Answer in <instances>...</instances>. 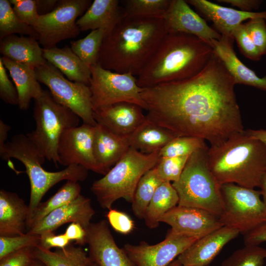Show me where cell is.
Listing matches in <instances>:
<instances>
[{
  "mask_svg": "<svg viewBox=\"0 0 266 266\" xmlns=\"http://www.w3.org/2000/svg\"><path fill=\"white\" fill-rule=\"evenodd\" d=\"M235 83L214 53L199 74L142 89L146 118L175 136H192L219 145L244 131Z\"/></svg>",
  "mask_w": 266,
  "mask_h": 266,
  "instance_id": "cell-1",
  "label": "cell"
},
{
  "mask_svg": "<svg viewBox=\"0 0 266 266\" xmlns=\"http://www.w3.org/2000/svg\"><path fill=\"white\" fill-rule=\"evenodd\" d=\"M167 33L163 18L124 17L105 34L97 64L107 70L138 76Z\"/></svg>",
  "mask_w": 266,
  "mask_h": 266,
  "instance_id": "cell-2",
  "label": "cell"
},
{
  "mask_svg": "<svg viewBox=\"0 0 266 266\" xmlns=\"http://www.w3.org/2000/svg\"><path fill=\"white\" fill-rule=\"evenodd\" d=\"M214 53L211 46L194 35L167 33L137 77L142 88L191 78L201 72Z\"/></svg>",
  "mask_w": 266,
  "mask_h": 266,
  "instance_id": "cell-3",
  "label": "cell"
},
{
  "mask_svg": "<svg viewBox=\"0 0 266 266\" xmlns=\"http://www.w3.org/2000/svg\"><path fill=\"white\" fill-rule=\"evenodd\" d=\"M209 167L221 185L233 183L260 187L266 173V145L246 131L235 133L207 150Z\"/></svg>",
  "mask_w": 266,
  "mask_h": 266,
  "instance_id": "cell-4",
  "label": "cell"
},
{
  "mask_svg": "<svg viewBox=\"0 0 266 266\" xmlns=\"http://www.w3.org/2000/svg\"><path fill=\"white\" fill-rule=\"evenodd\" d=\"M0 157L5 161L10 158L16 159L26 168L31 186L28 220L41 202L44 195L55 185L64 180L83 181L88 174V170L79 165H71L56 172L46 171L41 166L45 158L27 134L21 133L13 135L10 141L0 148Z\"/></svg>",
  "mask_w": 266,
  "mask_h": 266,
  "instance_id": "cell-5",
  "label": "cell"
},
{
  "mask_svg": "<svg viewBox=\"0 0 266 266\" xmlns=\"http://www.w3.org/2000/svg\"><path fill=\"white\" fill-rule=\"evenodd\" d=\"M208 148L191 154L180 178L172 184L179 197L178 205L202 209L219 218L224 203L221 185L208 165Z\"/></svg>",
  "mask_w": 266,
  "mask_h": 266,
  "instance_id": "cell-6",
  "label": "cell"
},
{
  "mask_svg": "<svg viewBox=\"0 0 266 266\" xmlns=\"http://www.w3.org/2000/svg\"><path fill=\"white\" fill-rule=\"evenodd\" d=\"M160 158V151L146 154L130 148L103 177L93 183L91 190L100 205L110 209L121 198L132 203L139 180Z\"/></svg>",
  "mask_w": 266,
  "mask_h": 266,
  "instance_id": "cell-7",
  "label": "cell"
},
{
  "mask_svg": "<svg viewBox=\"0 0 266 266\" xmlns=\"http://www.w3.org/2000/svg\"><path fill=\"white\" fill-rule=\"evenodd\" d=\"M33 117L35 129L27 135L45 159L58 167L61 136L67 130L78 126L80 118L57 102L50 91L44 90L40 97L34 100Z\"/></svg>",
  "mask_w": 266,
  "mask_h": 266,
  "instance_id": "cell-8",
  "label": "cell"
},
{
  "mask_svg": "<svg viewBox=\"0 0 266 266\" xmlns=\"http://www.w3.org/2000/svg\"><path fill=\"white\" fill-rule=\"evenodd\" d=\"M224 210L219 219L224 226L247 234L266 223V205L260 191L233 183L221 185Z\"/></svg>",
  "mask_w": 266,
  "mask_h": 266,
  "instance_id": "cell-9",
  "label": "cell"
},
{
  "mask_svg": "<svg viewBox=\"0 0 266 266\" xmlns=\"http://www.w3.org/2000/svg\"><path fill=\"white\" fill-rule=\"evenodd\" d=\"M90 69L89 87L93 111L121 102L134 103L147 110L141 96L143 88L138 85L135 76L107 70L98 64Z\"/></svg>",
  "mask_w": 266,
  "mask_h": 266,
  "instance_id": "cell-10",
  "label": "cell"
},
{
  "mask_svg": "<svg viewBox=\"0 0 266 266\" xmlns=\"http://www.w3.org/2000/svg\"><path fill=\"white\" fill-rule=\"evenodd\" d=\"M39 83L46 86L55 100L71 110L84 123L95 126L92 94L90 87L71 81L55 66L47 61L35 68Z\"/></svg>",
  "mask_w": 266,
  "mask_h": 266,
  "instance_id": "cell-11",
  "label": "cell"
},
{
  "mask_svg": "<svg viewBox=\"0 0 266 266\" xmlns=\"http://www.w3.org/2000/svg\"><path fill=\"white\" fill-rule=\"evenodd\" d=\"M92 2L91 0H59L51 12L39 16L34 29L43 49L57 47L61 41L77 36L81 31L77 19Z\"/></svg>",
  "mask_w": 266,
  "mask_h": 266,
  "instance_id": "cell-12",
  "label": "cell"
},
{
  "mask_svg": "<svg viewBox=\"0 0 266 266\" xmlns=\"http://www.w3.org/2000/svg\"><path fill=\"white\" fill-rule=\"evenodd\" d=\"M94 131L95 126L84 123L66 131L58 147L59 164L66 167L79 165L104 175L94 155Z\"/></svg>",
  "mask_w": 266,
  "mask_h": 266,
  "instance_id": "cell-13",
  "label": "cell"
},
{
  "mask_svg": "<svg viewBox=\"0 0 266 266\" xmlns=\"http://www.w3.org/2000/svg\"><path fill=\"white\" fill-rule=\"evenodd\" d=\"M198 239L168 233L156 244L142 241L138 244H124L123 248L135 266H167Z\"/></svg>",
  "mask_w": 266,
  "mask_h": 266,
  "instance_id": "cell-14",
  "label": "cell"
},
{
  "mask_svg": "<svg viewBox=\"0 0 266 266\" xmlns=\"http://www.w3.org/2000/svg\"><path fill=\"white\" fill-rule=\"evenodd\" d=\"M171 227L168 232L199 239L224 226L219 218L202 209L177 205L160 219Z\"/></svg>",
  "mask_w": 266,
  "mask_h": 266,
  "instance_id": "cell-15",
  "label": "cell"
},
{
  "mask_svg": "<svg viewBox=\"0 0 266 266\" xmlns=\"http://www.w3.org/2000/svg\"><path fill=\"white\" fill-rule=\"evenodd\" d=\"M85 229L92 262L98 266H135L124 249L115 242L105 220L91 223Z\"/></svg>",
  "mask_w": 266,
  "mask_h": 266,
  "instance_id": "cell-16",
  "label": "cell"
},
{
  "mask_svg": "<svg viewBox=\"0 0 266 266\" xmlns=\"http://www.w3.org/2000/svg\"><path fill=\"white\" fill-rule=\"evenodd\" d=\"M163 19L167 33H185L194 35L206 42L211 39L219 40L222 36L184 0H171Z\"/></svg>",
  "mask_w": 266,
  "mask_h": 266,
  "instance_id": "cell-17",
  "label": "cell"
},
{
  "mask_svg": "<svg viewBox=\"0 0 266 266\" xmlns=\"http://www.w3.org/2000/svg\"><path fill=\"white\" fill-rule=\"evenodd\" d=\"M239 233L236 229L223 226L198 239L177 259L184 266H209L222 248Z\"/></svg>",
  "mask_w": 266,
  "mask_h": 266,
  "instance_id": "cell-18",
  "label": "cell"
},
{
  "mask_svg": "<svg viewBox=\"0 0 266 266\" xmlns=\"http://www.w3.org/2000/svg\"><path fill=\"white\" fill-rule=\"evenodd\" d=\"M142 109L136 104L121 102L94 110L93 115L97 123L117 134L129 136L146 121Z\"/></svg>",
  "mask_w": 266,
  "mask_h": 266,
  "instance_id": "cell-19",
  "label": "cell"
},
{
  "mask_svg": "<svg viewBox=\"0 0 266 266\" xmlns=\"http://www.w3.org/2000/svg\"><path fill=\"white\" fill-rule=\"evenodd\" d=\"M95 214L90 199L80 195L73 200L56 209L46 215L27 233L41 234L53 232L67 223H77L86 229Z\"/></svg>",
  "mask_w": 266,
  "mask_h": 266,
  "instance_id": "cell-20",
  "label": "cell"
},
{
  "mask_svg": "<svg viewBox=\"0 0 266 266\" xmlns=\"http://www.w3.org/2000/svg\"><path fill=\"white\" fill-rule=\"evenodd\" d=\"M203 15L211 21L221 35L233 38L234 30L245 20L256 18L266 20V11L245 12L223 6L206 0H187Z\"/></svg>",
  "mask_w": 266,
  "mask_h": 266,
  "instance_id": "cell-21",
  "label": "cell"
},
{
  "mask_svg": "<svg viewBox=\"0 0 266 266\" xmlns=\"http://www.w3.org/2000/svg\"><path fill=\"white\" fill-rule=\"evenodd\" d=\"M234 39L222 35L219 40L207 42L232 76L235 84L250 86L266 91V75L260 77L237 57L233 48Z\"/></svg>",
  "mask_w": 266,
  "mask_h": 266,
  "instance_id": "cell-22",
  "label": "cell"
},
{
  "mask_svg": "<svg viewBox=\"0 0 266 266\" xmlns=\"http://www.w3.org/2000/svg\"><path fill=\"white\" fill-rule=\"evenodd\" d=\"M129 136L117 134L104 126H95L94 152L104 175L130 148Z\"/></svg>",
  "mask_w": 266,
  "mask_h": 266,
  "instance_id": "cell-23",
  "label": "cell"
},
{
  "mask_svg": "<svg viewBox=\"0 0 266 266\" xmlns=\"http://www.w3.org/2000/svg\"><path fill=\"white\" fill-rule=\"evenodd\" d=\"M124 17L120 0H94L76 23L81 32L102 29L107 33Z\"/></svg>",
  "mask_w": 266,
  "mask_h": 266,
  "instance_id": "cell-24",
  "label": "cell"
},
{
  "mask_svg": "<svg viewBox=\"0 0 266 266\" xmlns=\"http://www.w3.org/2000/svg\"><path fill=\"white\" fill-rule=\"evenodd\" d=\"M29 214V205L17 194L0 190V236L25 233Z\"/></svg>",
  "mask_w": 266,
  "mask_h": 266,
  "instance_id": "cell-25",
  "label": "cell"
},
{
  "mask_svg": "<svg viewBox=\"0 0 266 266\" xmlns=\"http://www.w3.org/2000/svg\"><path fill=\"white\" fill-rule=\"evenodd\" d=\"M0 58L16 88L19 108L22 110H27L31 100L40 98L43 91L37 80L35 68L4 56Z\"/></svg>",
  "mask_w": 266,
  "mask_h": 266,
  "instance_id": "cell-26",
  "label": "cell"
},
{
  "mask_svg": "<svg viewBox=\"0 0 266 266\" xmlns=\"http://www.w3.org/2000/svg\"><path fill=\"white\" fill-rule=\"evenodd\" d=\"M37 40L30 36L9 35L0 40V52L4 57L35 68L47 62Z\"/></svg>",
  "mask_w": 266,
  "mask_h": 266,
  "instance_id": "cell-27",
  "label": "cell"
},
{
  "mask_svg": "<svg viewBox=\"0 0 266 266\" xmlns=\"http://www.w3.org/2000/svg\"><path fill=\"white\" fill-rule=\"evenodd\" d=\"M43 56L46 61L58 68L69 80L89 86L91 78L90 68L70 47L66 46L63 48L43 49Z\"/></svg>",
  "mask_w": 266,
  "mask_h": 266,
  "instance_id": "cell-28",
  "label": "cell"
},
{
  "mask_svg": "<svg viewBox=\"0 0 266 266\" xmlns=\"http://www.w3.org/2000/svg\"><path fill=\"white\" fill-rule=\"evenodd\" d=\"M170 131L147 119L129 136L130 147L143 154L160 151L175 137Z\"/></svg>",
  "mask_w": 266,
  "mask_h": 266,
  "instance_id": "cell-29",
  "label": "cell"
},
{
  "mask_svg": "<svg viewBox=\"0 0 266 266\" xmlns=\"http://www.w3.org/2000/svg\"><path fill=\"white\" fill-rule=\"evenodd\" d=\"M34 257L45 266H88L92 262L89 255L81 246L69 244L55 251L39 246L33 250Z\"/></svg>",
  "mask_w": 266,
  "mask_h": 266,
  "instance_id": "cell-30",
  "label": "cell"
},
{
  "mask_svg": "<svg viewBox=\"0 0 266 266\" xmlns=\"http://www.w3.org/2000/svg\"><path fill=\"white\" fill-rule=\"evenodd\" d=\"M179 197L171 182L163 181L157 188L147 208L144 220L150 229L157 228L161 218L178 205Z\"/></svg>",
  "mask_w": 266,
  "mask_h": 266,
  "instance_id": "cell-31",
  "label": "cell"
},
{
  "mask_svg": "<svg viewBox=\"0 0 266 266\" xmlns=\"http://www.w3.org/2000/svg\"><path fill=\"white\" fill-rule=\"evenodd\" d=\"M81 191L78 182L67 181L54 195L38 204L27 222V230L28 231L53 210L76 199L81 195Z\"/></svg>",
  "mask_w": 266,
  "mask_h": 266,
  "instance_id": "cell-32",
  "label": "cell"
},
{
  "mask_svg": "<svg viewBox=\"0 0 266 266\" xmlns=\"http://www.w3.org/2000/svg\"><path fill=\"white\" fill-rule=\"evenodd\" d=\"M163 182L155 167L142 176L138 183L132 202V209L136 217L143 219L156 189Z\"/></svg>",
  "mask_w": 266,
  "mask_h": 266,
  "instance_id": "cell-33",
  "label": "cell"
},
{
  "mask_svg": "<svg viewBox=\"0 0 266 266\" xmlns=\"http://www.w3.org/2000/svg\"><path fill=\"white\" fill-rule=\"evenodd\" d=\"M105 33L102 29L92 30L84 38L70 42L72 51L90 68L98 63Z\"/></svg>",
  "mask_w": 266,
  "mask_h": 266,
  "instance_id": "cell-34",
  "label": "cell"
},
{
  "mask_svg": "<svg viewBox=\"0 0 266 266\" xmlns=\"http://www.w3.org/2000/svg\"><path fill=\"white\" fill-rule=\"evenodd\" d=\"M8 0H0V40L5 37L18 33L32 36L37 39L34 28L22 22L15 13Z\"/></svg>",
  "mask_w": 266,
  "mask_h": 266,
  "instance_id": "cell-35",
  "label": "cell"
},
{
  "mask_svg": "<svg viewBox=\"0 0 266 266\" xmlns=\"http://www.w3.org/2000/svg\"><path fill=\"white\" fill-rule=\"evenodd\" d=\"M171 0H125L120 1L125 17L163 18Z\"/></svg>",
  "mask_w": 266,
  "mask_h": 266,
  "instance_id": "cell-36",
  "label": "cell"
},
{
  "mask_svg": "<svg viewBox=\"0 0 266 266\" xmlns=\"http://www.w3.org/2000/svg\"><path fill=\"white\" fill-rule=\"evenodd\" d=\"M208 147L205 141L192 136H176L160 151L161 157L190 156L197 150Z\"/></svg>",
  "mask_w": 266,
  "mask_h": 266,
  "instance_id": "cell-37",
  "label": "cell"
},
{
  "mask_svg": "<svg viewBox=\"0 0 266 266\" xmlns=\"http://www.w3.org/2000/svg\"><path fill=\"white\" fill-rule=\"evenodd\" d=\"M266 249L259 245H245L223 261L221 266H263Z\"/></svg>",
  "mask_w": 266,
  "mask_h": 266,
  "instance_id": "cell-38",
  "label": "cell"
},
{
  "mask_svg": "<svg viewBox=\"0 0 266 266\" xmlns=\"http://www.w3.org/2000/svg\"><path fill=\"white\" fill-rule=\"evenodd\" d=\"M40 238V235L27 232L16 236H0V259L23 248L38 246Z\"/></svg>",
  "mask_w": 266,
  "mask_h": 266,
  "instance_id": "cell-39",
  "label": "cell"
},
{
  "mask_svg": "<svg viewBox=\"0 0 266 266\" xmlns=\"http://www.w3.org/2000/svg\"><path fill=\"white\" fill-rule=\"evenodd\" d=\"M190 156L161 157L155 166L160 178L166 182L177 181Z\"/></svg>",
  "mask_w": 266,
  "mask_h": 266,
  "instance_id": "cell-40",
  "label": "cell"
},
{
  "mask_svg": "<svg viewBox=\"0 0 266 266\" xmlns=\"http://www.w3.org/2000/svg\"><path fill=\"white\" fill-rule=\"evenodd\" d=\"M233 36L243 56L254 61L261 60L262 55L249 35L244 23L240 25L234 30Z\"/></svg>",
  "mask_w": 266,
  "mask_h": 266,
  "instance_id": "cell-41",
  "label": "cell"
},
{
  "mask_svg": "<svg viewBox=\"0 0 266 266\" xmlns=\"http://www.w3.org/2000/svg\"><path fill=\"white\" fill-rule=\"evenodd\" d=\"M18 17L25 24L35 27L39 18L36 0H9Z\"/></svg>",
  "mask_w": 266,
  "mask_h": 266,
  "instance_id": "cell-42",
  "label": "cell"
},
{
  "mask_svg": "<svg viewBox=\"0 0 266 266\" xmlns=\"http://www.w3.org/2000/svg\"><path fill=\"white\" fill-rule=\"evenodd\" d=\"M244 25L253 42L263 56L266 54V23L262 18L250 19Z\"/></svg>",
  "mask_w": 266,
  "mask_h": 266,
  "instance_id": "cell-43",
  "label": "cell"
},
{
  "mask_svg": "<svg viewBox=\"0 0 266 266\" xmlns=\"http://www.w3.org/2000/svg\"><path fill=\"white\" fill-rule=\"evenodd\" d=\"M106 217L112 228L117 232L128 234L134 229V223L127 213L111 208L106 214Z\"/></svg>",
  "mask_w": 266,
  "mask_h": 266,
  "instance_id": "cell-44",
  "label": "cell"
},
{
  "mask_svg": "<svg viewBox=\"0 0 266 266\" xmlns=\"http://www.w3.org/2000/svg\"><path fill=\"white\" fill-rule=\"evenodd\" d=\"M6 69L0 58V98L6 103L18 105L17 91L15 86L9 79Z\"/></svg>",
  "mask_w": 266,
  "mask_h": 266,
  "instance_id": "cell-45",
  "label": "cell"
},
{
  "mask_svg": "<svg viewBox=\"0 0 266 266\" xmlns=\"http://www.w3.org/2000/svg\"><path fill=\"white\" fill-rule=\"evenodd\" d=\"M35 247H26L0 259V266H31L35 258Z\"/></svg>",
  "mask_w": 266,
  "mask_h": 266,
  "instance_id": "cell-46",
  "label": "cell"
},
{
  "mask_svg": "<svg viewBox=\"0 0 266 266\" xmlns=\"http://www.w3.org/2000/svg\"><path fill=\"white\" fill-rule=\"evenodd\" d=\"M40 235L38 246L45 249L50 250L53 247L63 248L68 245L70 242L64 233L56 235L53 232L47 231Z\"/></svg>",
  "mask_w": 266,
  "mask_h": 266,
  "instance_id": "cell-47",
  "label": "cell"
},
{
  "mask_svg": "<svg viewBox=\"0 0 266 266\" xmlns=\"http://www.w3.org/2000/svg\"><path fill=\"white\" fill-rule=\"evenodd\" d=\"M64 234L69 241L74 240L76 244L80 245L87 244L86 230L78 223H71L67 227Z\"/></svg>",
  "mask_w": 266,
  "mask_h": 266,
  "instance_id": "cell-48",
  "label": "cell"
},
{
  "mask_svg": "<svg viewBox=\"0 0 266 266\" xmlns=\"http://www.w3.org/2000/svg\"><path fill=\"white\" fill-rule=\"evenodd\" d=\"M245 245H259L266 242V223L244 235Z\"/></svg>",
  "mask_w": 266,
  "mask_h": 266,
  "instance_id": "cell-49",
  "label": "cell"
},
{
  "mask_svg": "<svg viewBox=\"0 0 266 266\" xmlns=\"http://www.w3.org/2000/svg\"><path fill=\"white\" fill-rule=\"evenodd\" d=\"M217 2H223L236 7L240 10L245 12H254L253 10L258 9L262 0H217Z\"/></svg>",
  "mask_w": 266,
  "mask_h": 266,
  "instance_id": "cell-50",
  "label": "cell"
},
{
  "mask_svg": "<svg viewBox=\"0 0 266 266\" xmlns=\"http://www.w3.org/2000/svg\"><path fill=\"white\" fill-rule=\"evenodd\" d=\"M57 0H36V9L39 16L51 12L56 7Z\"/></svg>",
  "mask_w": 266,
  "mask_h": 266,
  "instance_id": "cell-51",
  "label": "cell"
},
{
  "mask_svg": "<svg viewBox=\"0 0 266 266\" xmlns=\"http://www.w3.org/2000/svg\"><path fill=\"white\" fill-rule=\"evenodd\" d=\"M11 127L2 120H0V148L3 147L6 143L8 132Z\"/></svg>",
  "mask_w": 266,
  "mask_h": 266,
  "instance_id": "cell-52",
  "label": "cell"
},
{
  "mask_svg": "<svg viewBox=\"0 0 266 266\" xmlns=\"http://www.w3.org/2000/svg\"><path fill=\"white\" fill-rule=\"evenodd\" d=\"M246 131L250 136L261 140L266 145V130L248 129Z\"/></svg>",
  "mask_w": 266,
  "mask_h": 266,
  "instance_id": "cell-53",
  "label": "cell"
},
{
  "mask_svg": "<svg viewBox=\"0 0 266 266\" xmlns=\"http://www.w3.org/2000/svg\"><path fill=\"white\" fill-rule=\"evenodd\" d=\"M261 189L260 191L262 200L264 203L266 205V173L264 176L261 184L260 187Z\"/></svg>",
  "mask_w": 266,
  "mask_h": 266,
  "instance_id": "cell-54",
  "label": "cell"
},
{
  "mask_svg": "<svg viewBox=\"0 0 266 266\" xmlns=\"http://www.w3.org/2000/svg\"><path fill=\"white\" fill-rule=\"evenodd\" d=\"M31 266H45L42 262L37 259L34 260L32 263Z\"/></svg>",
  "mask_w": 266,
  "mask_h": 266,
  "instance_id": "cell-55",
  "label": "cell"
},
{
  "mask_svg": "<svg viewBox=\"0 0 266 266\" xmlns=\"http://www.w3.org/2000/svg\"><path fill=\"white\" fill-rule=\"evenodd\" d=\"M180 265L178 260L176 259L167 266H180Z\"/></svg>",
  "mask_w": 266,
  "mask_h": 266,
  "instance_id": "cell-56",
  "label": "cell"
},
{
  "mask_svg": "<svg viewBox=\"0 0 266 266\" xmlns=\"http://www.w3.org/2000/svg\"><path fill=\"white\" fill-rule=\"evenodd\" d=\"M88 266H98L96 264L93 262H91Z\"/></svg>",
  "mask_w": 266,
  "mask_h": 266,
  "instance_id": "cell-57",
  "label": "cell"
},
{
  "mask_svg": "<svg viewBox=\"0 0 266 266\" xmlns=\"http://www.w3.org/2000/svg\"><path fill=\"white\" fill-rule=\"evenodd\" d=\"M180 266H184L180 265Z\"/></svg>",
  "mask_w": 266,
  "mask_h": 266,
  "instance_id": "cell-58",
  "label": "cell"
}]
</instances>
